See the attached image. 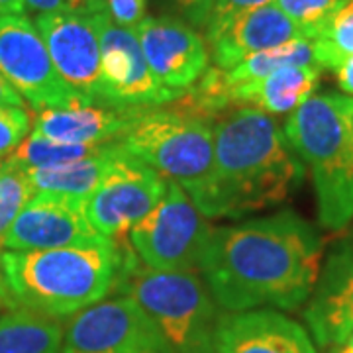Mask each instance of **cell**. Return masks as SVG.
<instances>
[{"instance_id": "11", "label": "cell", "mask_w": 353, "mask_h": 353, "mask_svg": "<svg viewBox=\"0 0 353 353\" xmlns=\"http://www.w3.org/2000/svg\"><path fill=\"white\" fill-rule=\"evenodd\" d=\"M167 187L169 179L124 152L112 175L85 201L88 222L104 240H126L130 230L159 204Z\"/></svg>"}, {"instance_id": "30", "label": "cell", "mask_w": 353, "mask_h": 353, "mask_svg": "<svg viewBox=\"0 0 353 353\" xmlns=\"http://www.w3.org/2000/svg\"><path fill=\"white\" fill-rule=\"evenodd\" d=\"M181 18L190 26L204 28L216 0H169Z\"/></svg>"}, {"instance_id": "33", "label": "cell", "mask_w": 353, "mask_h": 353, "mask_svg": "<svg viewBox=\"0 0 353 353\" xmlns=\"http://www.w3.org/2000/svg\"><path fill=\"white\" fill-rule=\"evenodd\" d=\"M334 71H336V81H338L341 90L347 97H353V55L347 57V59H343Z\"/></svg>"}, {"instance_id": "39", "label": "cell", "mask_w": 353, "mask_h": 353, "mask_svg": "<svg viewBox=\"0 0 353 353\" xmlns=\"http://www.w3.org/2000/svg\"><path fill=\"white\" fill-rule=\"evenodd\" d=\"M0 165H2V163H0Z\"/></svg>"}, {"instance_id": "28", "label": "cell", "mask_w": 353, "mask_h": 353, "mask_svg": "<svg viewBox=\"0 0 353 353\" xmlns=\"http://www.w3.org/2000/svg\"><path fill=\"white\" fill-rule=\"evenodd\" d=\"M271 2H275V0H216L208 20L202 28L204 30V41L210 43L232 20H236L238 16L250 12V10L267 6Z\"/></svg>"}, {"instance_id": "10", "label": "cell", "mask_w": 353, "mask_h": 353, "mask_svg": "<svg viewBox=\"0 0 353 353\" xmlns=\"http://www.w3.org/2000/svg\"><path fill=\"white\" fill-rule=\"evenodd\" d=\"M0 73L34 110L81 101L59 77L39 30L24 14L0 16Z\"/></svg>"}, {"instance_id": "25", "label": "cell", "mask_w": 353, "mask_h": 353, "mask_svg": "<svg viewBox=\"0 0 353 353\" xmlns=\"http://www.w3.org/2000/svg\"><path fill=\"white\" fill-rule=\"evenodd\" d=\"M34 194L36 189L28 176V171L16 167L8 159L0 165V250L14 220Z\"/></svg>"}, {"instance_id": "8", "label": "cell", "mask_w": 353, "mask_h": 353, "mask_svg": "<svg viewBox=\"0 0 353 353\" xmlns=\"http://www.w3.org/2000/svg\"><path fill=\"white\" fill-rule=\"evenodd\" d=\"M106 14V0H87L75 8L39 14L36 20L65 85L92 104H106L101 85V30Z\"/></svg>"}, {"instance_id": "9", "label": "cell", "mask_w": 353, "mask_h": 353, "mask_svg": "<svg viewBox=\"0 0 353 353\" xmlns=\"http://www.w3.org/2000/svg\"><path fill=\"white\" fill-rule=\"evenodd\" d=\"M61 353H171L161 334L130 296L77 312L63 332Z\"/></svg>"}, {"instance_id": "1", "label": "cell", "mask_w": 353, "mask_h": 353, "mask_svg": "<svg viewBox=\"0 0 353 353\" xmlns=\"http://www.w3.org/2000/svg\"><path fill=\"white\" fill-rule=\"evenodd\" d=\"M322 248L314 228L283 210L214 228L201 273L216 304L228 312L269 306L294 310L314 290Z\"/></svg>"}, {"instance_id": "23", "label": "cell", "mask_w": 353, "mask_h": 353, "mask_svg": "<svg viewBox=\"0 0 353 353\" xmlns=\"http://www.w3.org/2000/svg\"><path fill=\"white\" fill-rule=\"evenodd\" d=\"M104 143H59L51 139L41 138L32 134L26 138L18 150L8 157V161L16 167L32 171V169H48V167H59V165L73 163L79 159L90 157L97 153Z\"/></svg>"}, {"instance_id": "15", "label": "cell", "mask_w": 353, "mask_h": 353, "mask_svg": "<svg viewBox=\"0 0 353 353\" xmlns=\"http://www.w3.org/2000/svg\"><path fill=\"white\" fill-rule=\"evenodd\" d=\"M216 341L218 353H318L308 332L275 308L222 314Z\"/></svg>"}, {"instance_id": "21", "label": "cell", "mask_w": 353, "mask_h": 353, "mask_svg": "<svg viewBox=\"0 0 353 353\" xmlns=\"http://www.w3.org/2000/svg\"><path fill=\"white\" fill-rule=\"evenodd\" d=\"M63 328L57 318L16 306L0 316V353H61Z\"/></svg>"}, {"instance_id": "32", "label": "cell", "mask_w": 353, "mask_h": 353, "mask_svg": "<svg viewBox=\"0 0 353 353\" xmlns=\"http://www.w3.org/2000/svg\"><path fill=\"white\" fill-rule=\"evenodd\" d=\"M0 106H10V108H26L24 99L16 88L8 83V79L0 73Z\"/></svg>"}, {"instance_id": "14", "label": "cell", "mask_w": 353, "mask_h": 353, "mask_svg": "<svg viewBox=\"0 0 353 353\" xmlns=\"http://www.w3.org/2000/svg\"><path fill=\"white\" fill-rule=\"evenodd\" d=\"M136 36L155 79L176 94L192 87L208 69L206 41L179 18H143L136 26Z\"/></svg>"}, {"instance_id": "26", "label": "cell", "mask_w": 353, "mask_h": 353, "mask_svg": "<svg viewBox=\"0 0 353 353\" xmlns=\"http://www.w3.org/2000/svg\"><path fill=\"white\" fill-rule=\"evenodd\" d=\"M350 0H275L303 38L316 39Z\"/></svg>"}, {"instance_id": "7", "label": "cell", "mask_w": 353, "mask_h": 353, "mask_svg": "<svg viewBox=\"0 0 353 353\" xmlns=\"http://www.w3.org/2000/svg\"><path fill=\"white\" fill-rule=\"evenodd\" d=\"M212 230L206 216L176 183L159 204L130 230V243L139 263L153 271H201Z\"/></svg>"}, {"instance_id": "37", "label": "cell", "mask_w": 353, "mask_h": 353, "mask_svg": "<svg viewBox=\"0 0 353 353\" xmlns=\"http://www.w3.org/2000/svg\"><path fill=\"white\" fill-rule=\"evenodd\" d=\"M71 2H73L75 6H81V4H83V2H87V0H71Z\"/></svg>"}, {"instance_id": "13", "label": "cell", "mask_w": 353, "mask_h": 353, "mask_svg": "<svg viewBox=\"0 0 353 353\" xmlns=\"http://www.w3.org/2000/svg\"><path fill=\"white\" fill-rule=\"evenodd\" d=\"M102 240L88 222L83 199L36 192L8 230L2 252H41Z\"/></svg>"}, {"instance_id": "31", "label": "cell", "mask_w": 353, "mask_h": 353, "mask_svg": "<svg viewBox=\"0 0 353 353\" xmlns=\"http://www.w3.org/2000/svg\"><path fill=\"white\" fill-rule=\"evenodd\" d=\"M26 10H34L39 14L57 12L65 8H75V4L71 0H24Z\"/></svg>"}, {"instance_id": "27", "label": "cell", "mask_w": 353, "mask_h": 353, "mask_svg": "<svg viewBox=\"0 0 353 353\" xmlns=\"http://www.w3.org/2000/svg\"><path fill=\"white\" fill-rule=\"evenodd\" d=\"M32 128V116L26 108L0 106V163L12 155Z\"/></svg>"}, {"instance_id": "20", "label": "cell", "mask_w": 353, "mask_h": 353, "mask_svg": "<svg viewBox=\"0 0 353 353\" xmlns=\"http://www.w3.org/2000/svg\"><path fill=\"white\" fill-rule=\"evenodd\" d=\"M122 157H124V150L120 148V143L108 141L90 157L59 167L32 169L28 171V176L36 192H53V194H65V196L87 201L104 183V179L112 175Z\"/></svg>"}, {"instance_id": "35", "label": "cell", "mask_w": 353, "mask_h": 353, "mask_svg": "<svg viewBox=\"0 0 353 353\" xmlns=\"http://www.w3.org/2000/svg\"><path fill=\"white\" fill-rule=\"evenodd\" d=\"M24 0H0V16H16L24 14Z\"/></svg>"}, {"instance_id": "4", "label": "cell", "mask_w": 353, "mask_h": 353, "mask_svg": "<svg viewBox=\"0 0 353 353\" xmlns=\"http://www.w3.org/2000/svg\"><path fill=\"white\" fill-rule=\"evenodd\" d=\"M283 134L310 169L320 224L343 230L353 220V97L314 92L290 112Z\"/></svg>"}, {"instance_id": "34", "label": "cell", "mask_w": 353, "mask_h": 353, "mask_svg": "<svg viewBox=\"0 0 353 353\" xmlns=\"http://www.w3.org/2000/svg\"><path fill=\"white\" fill-rule=\"evenodd\" d=\"M0 306L4 310H10V308H16V303H14L12 294H10V289H8V283H6V275H4V267H2V250H0Z\"/></svg>"}, {"instance_id": "6", "label": "cell", "mask_w": 353, "mask_h": 353, "mask_svg": "<svg viewBox=\"0 0 353 353\" xmlns=\"http://www.w3.org/2000/svg\"><path fill=\"white\" fill-rule=\"evenodd\" d=\"M120 148L176 183L206 216L214 176V128L208 120L145 108L118 138Z\"/></svg>"}, {"instance_id": "36", "label": "cell", "mask_w": 353, "mask_h": 353, "mask_svg": "<svg viewBox=\"0 0 353 353\" xmlns=\"http://www.w3.org/2000/svg\"><path fill=\"white\" fill-rule=\"evenodd\" d=\"M330 353H353V332L352 334H347V336H345L343 340L338 341V343H334Z\"/></svg>"}, {"instance_id": "2", "label": "cell", "mask_w": 353, "mask_h": 353, "mask_svg": "<svg viewBox=\"0 0 353 353\" xmlns=\"http://www.w3.org/2000/svg\"><path fill=\"white\" fill-rule=\"evenodd\" d=\"M212 128L214 176L206 218H241L277 206L303 183V161L269 114L243 106L220 116Z\"/></svg>"}, {"instance_id": "5", "label": "cell", "mask_w": 353, "mask_h": 353, "mask_svg": "<svg viewBox=\"0 0 353 353\" xmlns=\"http://www.w3.org/2000/svg\"><path fill=\"white\" fill-rule=\"evenodd\" d=\"M114 290L150 316L171 353H218V304L194 271L148 269L130 243Z\"/></svg>"}, {"instance_id": "3", "label": "cell", "mask_w": 353, "mask_h": 353, "mask_svg": "<svg viewBox=\"0 0 353 353\" xmlns=\"http://www.w3.org/2000/svg\"><path fill=\"white\" fill-rule=\"evenodd\" d=\"M126 240L41 250L2 252V267L16 306L51 318L75 316L104 301L120 277Z\"/></svg>"}, {"instance_id": "22", "label": "cell", "mask_w": 353, "mask_h": 353, "mask_svg": "<svg viewBox=\"0 0 353 353\" xmlns=\"http://www.w3.org/2000/svg\"><path fill=\"white\" fill-rule=\"evenodd\" d=\"M294 65H316L312 39H292L289 43H283L277 48L257 51L250 57H245L236 67L224 69L228 92L241 85L261 81L267 75L275 73L277 69L294 67Z\"/></svg>"}, {"instance_id": "12", "label": "cell", "mask_w": 353, "mask_h": 353, "mask_svg": "<svg viewBox=\"0 0 353 353\" xmlns=\"http://www.w3.org/2000/svg\"><path fill=\"white\" fill-rule=\"evenodd\" d=\"M101 85L104 102L120 108H155L179 97L155 79L136 30L114 24L110 12L101 30Z\"/></svg>"}, {"instance_id": "24", "label": "cell", "mask_w": 353, "mask_h": 353, "mask_svg": "<svg viewBox=\"0 0 353 353\" xmlns=\"http://www.w3.org/2000/svg\"><path fill=\"white\" fill-rule=\"evenodd\" d=\"M314 61L322 69H336L338 65L353 55V0H350L340 12L334 16L328 28L312 39Z\"/></svg>"}, {"instance_id": "16", "label": "cell", "mask_w": 353, "mask_h": 353, "mask_svg": "<svg viewBox=\"0 0 353 353\" xmlns=\"http://www.w3.org/2000/svg\"><path fill=\"white\" fill-rule=\"evenodd\" d=\"M304 320L322 347H332L353 332V252L338 250L320 271Z\"/></svg>"}, {"instance_id": "38", "label": "cell", "mask_w": 353, "mask_h": 353, "mask_svg": "<svg viewBox=\"0 0 353 353\" xmlns=\"http://www.w3.org/2000/svg\"><path fill=\"white\" fill-rule=\"evenodd\" d=\"M0 308H2V306H0Z\"/></svg>"}, {"instance_id": "19", "label": "cell", "mask_w": 353, "mask_h": 353, "mask_svg": "<svg viewBox=\"0 0 353 353\" xmlns=\"http://www.w3.org/2000/svg\"><path fill=\"white\" fill-rule=\"evenodd\" d=\"M320 83L318 65L283 67L261 81L230 90L234 108H257L265 114L294 112L316 92Z\"/></svg>"}, {"instance_id": "29", "label": "cell", "mask_w": 353, "mask_h": 353, "mask_svg": "<svg viewBox=\"0 0 353 353\" xmlns=\"http://www.w3.org/2000/svg\"><path fill=\"white\" fill-rule=\"evenodd\" d=\"M108 12L114 24L136 30L145 18V0H106Z\"/></svg>"}, {"instance_id": "17", "label": "cell", "mask_w": 353, "mask_h": 353, "mask_svg": "<svg viewBox=\"0 0 353 353\" xmlns=\"http://www.w3.org/2000/svg\"><path fill=\"white\" fill-rule=\"evenodd\" d=\"M145 108H120L114 104L79 101L67 106L36 110V136L59 143H108L118 141L126 128Z\"/></svg>"}, {"instance_id": "18", "label": "cell", "mask_w": 353, "mask_h": 353, "mask_svg": "<svg viewBox=\"0 0 353 353\" xmlns=\"http://www.w3.org/2000/svg\"><path fill=\"white\" fill-rule=\"evenodd\" d=\"M301 38L303 34L296 26L279 10L275 2H271L232 20L208 43V48L214 67L232 69L257 51L271 50Z\"/></svg>"}]
</instances>
